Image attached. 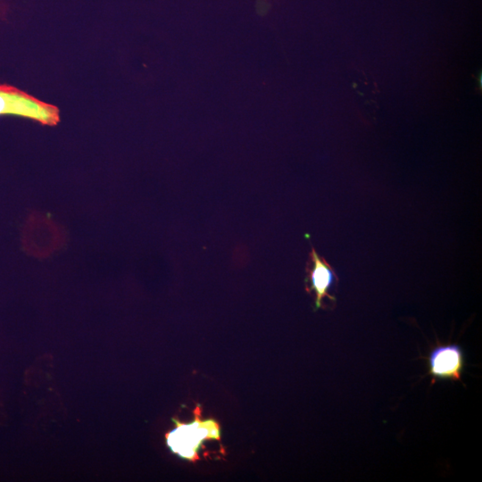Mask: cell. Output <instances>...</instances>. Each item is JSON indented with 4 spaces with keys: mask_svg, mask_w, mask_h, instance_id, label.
<instances>
[{
    "mask_svg": "<svg viewBox=\"0 0 482 482\" xmlns=\"http://www.w3.org/2000/svg\"><path fill=\"white\" fill-rule=\"evenodd\" d=\"M306 272V290L315 294V310L323 307L325 297L335 301L334 296L328 294V289L337 280V276L331 265L320 257L313 247L310 253Z\"/></svg>",
    "mask_w": 482,
    "mask_h": 482,
    "instance_id": "obj_4",
    "label": "cell"
},
{
    "mask_svg": "<svg viewBox=\"0 0 482 482\" xmlns=\"http://www.w3.org/2000/svg\"><path fill=\"white\" fill-rule=\"evenodd\" d=\"M428 360V374L432 377L431 384H434L436 378L461 380L465 367V358L459 345H438L431 351Z\"/></svg>",
    "mask_w": 482,
    "mask_h": 482,
    "instance_id": "obj_3",
    "label": "cell"
},
{
    "mask_svg": "<svg viewBox=\"0 0 482 482\" xmlns=\"http://www.w3.org/2000/svg\"><path fill=\"white\" fill-rule=\"evenodd\" d=\"M195 419L189 423H182L173 419L175 428L166 433L165 440L172 453L182 459L195 461L198 451L205 440H220L219 423L213 419L202 420L201 408L196 406Z\"/></svg>",
    "mask_w": 482,
    "mask_h": 482,
    "instance_id": "obj_1",
    "label": "cell"
},
{
    "mask_svg": "<svg viewBox=\"0 0 482 482\" xmlns=\"http://www.w3.org/2000/svg\"><path fill=\"white\" fill-rule=\"evenodd\" d=\"M0 114L18 115L50 126L60 120V111L56 106L6 84H0Z\"/></svg>",
    "mask_w": 482,
    "mask_h": 482,
    "instance_id": "obj_2",
    "label": "cell"
}]
</instances>
